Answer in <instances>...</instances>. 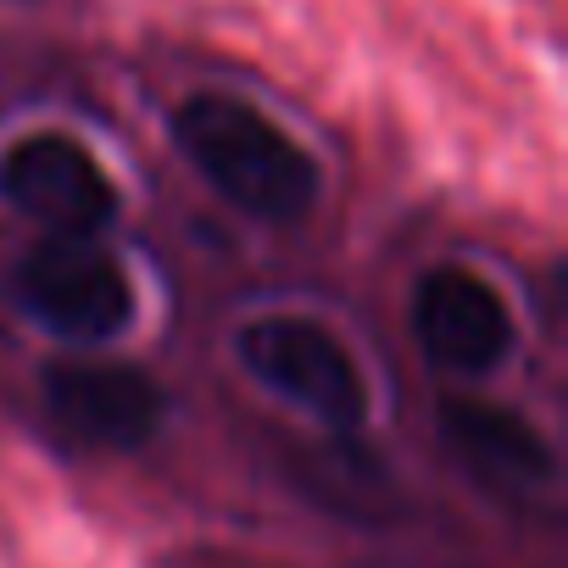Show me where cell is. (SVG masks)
Returning a JSON list of instances; mask_svg holds the SVG:
<instances>
[{"mask_svg":"<svg viewBox=\"0 0 568 568\" xmlns=\"http://www.w3.org/2000/svg\"><path fill=\"white\" fill-rule=\"evenodd\" d=\"M173 145L234 212L256 223H302L324 195L313 151L240 95H190L173 112Z\"/></svg>","mask_w":568,"mask_h":568,"instance_id":"1","label":"cell"},{"mask_svg":"<svg viewBox=\"0 0 568 568\" xmlns=\"http://www.w3.org/2000/svg\"><path fill=\"white\" fill-rule=\"evenodd\" d=\"M234 363L256 390H267L273 402L296 407L302 418H313L335 435H357L374 413V390H368L357 352L318 318L262 313V318L240 324Z\"/></svg>","mask_w":568,"mask_h":568,"instance_id":"2","label":"cell"},{"mask_svg":"<svg viewBox=\"0 0 568 568\" xmlns=\"http://www.w3.org/2000/svg\"><path fill=\"white\" fill-rule=\"evenodd\" d=\"M12 302L34 329H45L51 341L79 346V352L112 346L134 329L129 267L106 245L73 240V234H45L18 256Z\"/></svg>","mask_w":568,"mask_h":568,"instance_id":"3","label":"cell"},{"mask_svg":"<svg viewBox=\"0 0 568 568\" xmlns=\"http://www.w3.org/2000/svg\"><path fill=\"white\" fill-rule=\"evenodd\" d=\"M40 407L62 446L90 457H134L168 429V390L140 363L62 357L40 374Z\"/></svg>","mask_w":568,"mask_h":568,"instance_id":"4","label":"cell"},{"mask_svg":"<svg viewBox=\"0 0 568 568\" xmlns=\"http://www.w3.org/2000/svg\"><path fill=\"white\" fill-rule=\"evenodd\" d=\"M413 335L446 379H490L518 352V318L496 284L463 262H440L413 291Z\"/></svg>","mask_w":568,"mask_h":568,"instance_id":"5","label":"cell"},{"mask_svg":"<svg viewBox=\"0 0 568 568\" xmlns=\"http://www.w3.org/2000/svg\"><path fill=\"white\" fill-rule=\"evenodd\" d=\"M0 195L45 234H73V240L106 234L123 212V195L112 173L95 162V151L57 129L29 134L0 156Z\"/></svg>","mask_w":568,"mask_h":568,"instance_id":"6","label":"cell"},{"mask_svg":"<svg viewBox=\"0 0 568 568\" xmlns=\"http://www.w3.org/2000/svg\"><path fill=\"white\" fill-rule=\"evenodd\" d=\"M440 424H446V446L479 485H490L501 496L557 490V474H562L557 452L524 413L479 402V396H452L440 407Z\"/></svg>","mask_w":568,"mask_h":568,"instance_id":"7","label":"cell"}]
</instances>
